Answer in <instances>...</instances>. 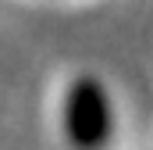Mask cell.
I'll use <instances>...</instances> for the list:
<instances>
[{"instance_id":"1","label":"cell","mask_w":153,"mask_h":150,"mask_svg":"<svg viewBox=\"0 0 153 150\" xmlns=\"http://www.w3.org/2000/svg\"><path fill=\"white\" fill-rule=\"evenodd\" d=\"M64 132L78 147H100L111 140V100L96 79H75L64 93Z\"/></svg>"}]
</instances>
